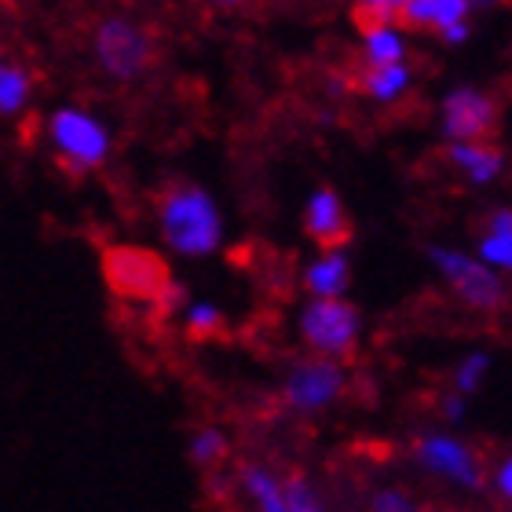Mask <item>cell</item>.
<instances>
[{
	"instance_id": "cell-20",
	"label": "cell",
	"mask_w": 512,
	"mask_h": 512,
	"mask_svg": "<svg viewBox=\"0 0 512 512\" xmlns=\"http://www.w3.org/2000/svg\"><path fill=\"white\" fill-rule=\"evenodd\" d=\"M286 505H289V512H322L319 502H315V494H311V487L304 483V476H289Z\"/></svg>"
},
{
	"instance_id": "cell-11",
	"label": "cell",
	"mask_w": 512,
	"mask_h": 512,
	"mask_svg": "<svg viewBox=\"0 0 512 512\" xmlns=\"http://www.w3.org/2000/svg\"><path fill=\"white\" fill-rule=\"evenodd\" d=\"M348 282H352V267H348V260L341 253H326L304 271V286L319 300H341Z\"/></svg>"
},
{
	"instance_id": "cell-12",
	"label": "cell",
	"mask_w": 512,
	"mask_h": 512,
	"mask_svg": "<svg viewBox=\"0 0 512 512\" xmlns=\"http://www.w3.org/2000/svg\"><path fill=\"white\" fill-rule=\"evenodd\" d=\"M450 161L461 165L476 183H487L502 172V150L487 147V143H458V147H450Z\"/></svg>"
},
{
	"instance_id": "cell-13",
	"label": "cell",
	"mask_w": 512,
	"mask_h": 512,
	"mask_svg": "<svg viewBox=\"0 0 512 512\" xmlns=\"http://www.w3.org/2000/svg\"><path fill=\"white\" fill-rule=\"evenodd\" d=\"M242 483H246V491L253 494L256 505L264 512H289L286 491L278 487V480L267 469H260V465H242Z\"/></svg>"
},
{
	"instance_id": "cell-28",
	"label": "cell",
	"mask_w": 512,
	"mask_h": 512,
	"mask_svg": "<svg viewBox=\"0 0 512 512\" xmlns=\"http://www.w3.org/2000/svg\"><path fill=\"white\" fill-rule=\"evenodd\" d=\"M469 4H476V8H491V4H509V0H469Z\"/></svg>"
},
{
	"instance_id": "cell-3",
	"label": "cell",
	"mask_w": 512,
	"mask_h": 512,
	"mask_svg": "<svg viewBox=\"0 0 512 512\" xmlns=\"http://www.w3.org/2000/svg\"><path fill=\"white\" fill-rule=\"evenodd\" d=\"M300 333L326 359L352 363L355 341H359V311L348 300H315L300 315Z\"/></svg>"
},
{
	"instance_id": "cell-27",
	"label": "cell",
	"mask_w": 512,
	"mask_h": 512,
	"mask_svg": "<svg viewBox=\"0 0 512 512\" xmlns=\"http://www.w3.org/2000/svg\"><path fill=\"white\" fill-rule=\"evenodd\" d=\"M465 33H469V26L461 22V26H454V30H447V33H443V37H447V41H465Z\"/></svg>"
},
{
	"instance_id": "cell-10",
	"label": "cell",
	"mask_w": 512,
	"mask_h": 512,
	"mask_svg": "<svg viewBox=\"0 0 512 512\" xmlns=\"http://www.w3.org/2000/svg\"><path fill=\"white\" fill-rule=\"evenodd\" d=\"M304 231L315 246H322L326 253H337L341 246H348L355 235L352 220L344 213L341 198L330 191V187H322V191L311 194L308 202V213H304Z\"/></svg>"
},
{
	"instance_id": "cell-4",
	"label": "cell",
	"mask_w": 512,
	"mask_h": 512,
	"mask_svg": "<svg viewBox=\"0 0 512 512\" xmlns=\"http://www.w3.org/2000/svg\"><path fill=\"white\" fill-rule=\"evenodd\" d=\"M96 55L103 70L121 81L136 77L147 70L150 63V41L147 33L139 30L136 22L128 19H107L96 33Z\"/></svg>"
},
{
	"instance_id": "cell-14",
	"label": "cell",
	"mask_w": 512,
	"mask_h": 512,
	"mask_svg": "<svg viewBox=\"0 0 512 512\" xmlns=\"http://www.w3.org/2000/svg\"><path fill=\"white\" fill-rule=\"evenodd\" d=\"M406 70L399 63H392V66H366L363 74L355 77V85L363 88L366 96H374V99H395L399 92L406 88Z\"/></svg>"
},
{
	"instance_id": "cell-7",
	"label": "cell",
	"mask_w": 512,
	"mask_h": 512,
	"mask_svg": "<svg viewBox=\"0 0 512 512\" xmlns=\"http://www.w3.org/2000/svg\"><path fill=\"white\" fill-rule=\"evenodd\" d=\"M344 388L341 366L333 359H304L300 366H293V374L286 377V403L293 410H322L326 403H333Z\"/></svg>"
},
{
	"instance_id": "cell-1",
	"label": "cell",
	"mask_w": 512,
	"mask_h": 512,
	"mask_svg": "<svg viewBox=\"0 0 512 512\" xmlns=\"http://www.w3.org/2000/svg\"><path fill=\"white\" fill-rule=\"evenodd\" d=\"M161 235L176 253H213L220 242V216L209 194L194 183H172L161 191Z\"/></svg>"
},
{
	"instance_id": "cell-2",
	"label": "cell",
	"mask_w": 512,
	"mask_h": 512,
	"mask_svg": "<svg viewBox=\"0 0 512 512\" xmlns=\"http://www.w3.org/2000/svg\"><path fill=\"white\" fill-rule=\"evenodd\" d=\"M103 282L114 297L139 300V304H158L165 300L176 282H172L169 260L147 246H110L103 249Z\"/></svg>"
},
{
	"instance_id": "cell-9",
	"label": "cell",
	"mask_w": 512,
	"mask_h": 512,
	"mask_svg": "<svg viewBox=\"0 0 512 512\" xmlns=\"http://www.w3.org/2000/svg\"><path fill=\"white\" fill-rule=\"evenodd\" d=\"M417 461L425 469L447 476V480H458L465 487H483V465L476 458V450H469L458 439L447 436H428L417 443Z\"/></svg>"
},
{
	"instance_id": "cell-24",
	"label": "cell",
	"mask_w": 512,
	"mask_h": 512,
	"mask_svg": "<svg viewBox=\"0 0 512 512\" xmlns=\"http://www.w3.org/2000/svg\"><path fill=\"white\" fill-rule=\"evenodd\" d=\"M487 370V359L483 355H472L469 363L458 370V392H472L476 388V381H480V374Z\"/></svg>"
},
{
	"instance_id": "cell-25",
	"label": "cell",
	"mask_w": 512,
	"mask_h": 512,
	"mask_svg": "<svg viewBox=\"0 0 512 512\" xmlns=\"http://www.w3.org/2000/svg\"><path fill=\"white\" fill-rule=\"evenodd\" d=\"M487 235L512 238V209H498V213L487 216Z\"/></svg>"
},
{
	"instance_id": "cell-18",
	"label": "cell",
	"mask_w": 512,
	"mask_h": 512,
	"mask_svg": "<svg viewBox=\"0 0 512 512\" xmlns=\"http://www.w3.org/2000/svg\"><path fill=\"white\" fill-rule=\"evenodd\" d=\"M366 55H370L374 66H392V63H399L403 44H399V37H395L392 30H377L366 37Z\"/></svg>"
},
{
	"instance_id": "cell-22",
	"label": "cell",
	"mask_w": 512,
	"mask_h": 512,
	"mask_svg": "<svg viewBox=\"0 0 512 512\" xmlns=\"http://www.w3.org/2000/svg\"><path fill=\"white\" fill-rule=\"evenodd\" d=\"M480 253H483V260H491V264L512 267V238L487 235V238L480 242Z\"/></svg>"
},
{
	"instance_id": "cell-23",
	"label": "cell",
	"mask_w": 512,
	"mask_h": 512,
	"mask_svg": "<svg viewBox=\"0 0 512 512\" xmlns=\"http://www.w3.org/2000/svg\"><path fill=\"white\" fill-rule=\"evenodd\" d=\"M374 512H421L403 491H381L374 494Z\"/></svg>"
},
{
	"instance_id": "cell-26",
	"label": "cell",
	"mask_w": 512,
	"mask_h": 512,
	"mask_svg": "<svg viewBox=\"0 0 512 512\" xmlns=\"http://www.w3.org/2000/svg\"><path fill=\"white\" fill-rule=\"evenodd\" d=\"M498 483H502V491L512 498V461H505V465H502V476H498Z\"/></svg>"
},
{
	"instance_id": "cell-6",
	"label": "cell",
	"mask_w": 512,
	"mask_h": 512,
	"mask_svg": "<svg viewBox=\"0 0 512 512\" xmlns=\"http://www.w3.org/2000/svg\"><path fill=\"white\" fill-rule=\"evenodd\" d=\"M52 139L59 147L66 169H92L107 158V132L92 118H85L81 110H59L52 118Z\"/></svg>"
},
{
	"instance_id": "cell-15",
	"label": "cell",
	"mask_w": 512,
	"mask_h": 512,
	"mask_svg": "<svg viewBox=\"0 0 512 512\" xmlns=\"http://www.w3.org/2000/svg\"><path fill=\"white\" fill-rule=\"evenodd\" d=\"M224 458H227V439L220 436L216 428H202V432L194 436V443H191V461L198 465V469L213 472Z\"/></svg>"
},
{
	"instance_id": "cell-29",
	"label": "cell",
	"mask_w": 512,
	"mask_h": 512,
	"mask_svg": "<svg viewBox=\"0 0 512 512\" xmlns=\"http://www.w3.org/2000/svg\"><path fill=\"white\" fill-rule=\"evenodd\" d=\"M213 4H220V8H235V4H242V0H213Z\"/></svg>"
},
{
	"instance_id": "cell-8",
	"label": "cell",
	"mask_w": 512,
	"mask_h": 512,
	"mask_svg": "<svg viewBox=\"0 0 512 512\" xmlns=\"http://www.w3.org/2000/svg\"><path fill=\"white\" fill-rule=\"evenodd\" d=\"M443 128L461 143H476L498 128V107L491 96H483L476 88H458L443 103Z\"/></svg>"
},
{
	"instance_id": "cell-5",
	"label": "cell",
	"mask_w": 512,
	"mask_h": 512,
	"mask_svg": "<svg viewBox=\"0 0 512 512\" xmlns=\"http://www.w3.org/2000/svg\"><path fill=\"white\" fill-rule=\"evenodd\" d=\"M432 260H436V267L447 275V282L454 286V293L465 304H472V308L480 311H498L505 304V286L480 260H469V256L461 253H447V249H432Z\"/></svg>"
},
{
	"instance_id": "cell-17",
	"label": "cell",
	"mask_w": 512,
	"mask_h": 512,
	"mask_svg": "<svg viewBox=\"0 0 512 512\" xmlns=\"http://www.w3.org/2000/svg\"><path fill=\"white\" fill-rule=\"evenodd\" d=\"M26 88H30V81H26L19 66H4L0 70V110L15 114L22 107V99H26Z\"/></svg>"
},
{
	"instance_id": "cell-19",
	"label": "cell",
	"mask_w": 512,
	"mask_h": 512,
	"mask_svg": "<svg viewBox=\"0 0 512 512\" xmlns=\"http://www.w3.org/2000/svg\"><path fill=\"white\" fill-rule=\"evenodd\" d=\"M395 22L406 30H436V0H406Z\"/></svg>"
},
{
	"instance_id": "cell-21",
	"label": "cell",
	"mask_w": 512,
	"mask_h": 512,
	"mask_svg": "<svg viewBox=\"0 0 512 512\" xmlns=\"http://www.w3.org/2000/svg\"><path fill=\"white\" fill-rule=\"evenodd\" d=\"M465 11H469V0H436V30H454L465 22Z\"/></svg>"
},
{
	"instance_id": "cell-16",
	"label": "cell",
	"mask_w": 512,
	"mask_h": 512,
	"mask_svg": "<svg viewBox=\"0 0 512 512\" xmlns=\"http://www.w3.org/2000/svg\"><path fill=\"white\" fill-rule=\"evenodd\" d=\"M224 315L209 304H194L191 315H187V337L191 341H216V337H224Z\"/></svg>"
}]
</instances>
